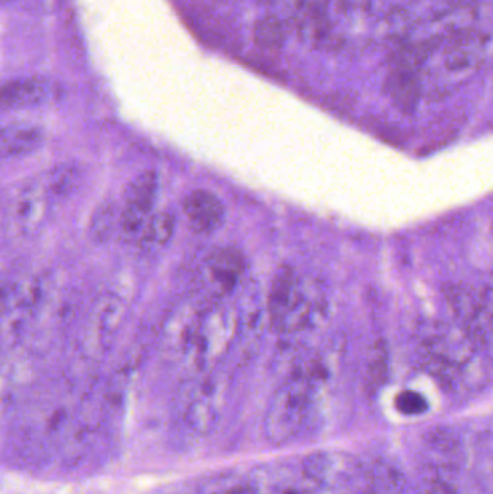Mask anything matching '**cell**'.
<instances>
[{"instance_id": "13", "label": "cell", "mask_w": 493, "mask_h": 494, "mask_svg": "<svg viewBox=\"0 0 493 494\" xmlns=\"http://www.w3.org/2000/svg\"><path fill=\"white\" fill-rule=\"evenodd\" d=\"M375 473V477H373L375 494H400L402 481L395 470L385 467V469L378 470Z\"/></svg>"}, {"instance_id": "1", "label": "cell", "mask_w": 493, "mask_h": 494, "mask_svg": "<svg viewBox=\"0 0 493 494\" xmlns=\"http://www.w3.org/2000/svg\"><path fill=\"white\" fill-rule=\"evenodd\" d=\"M424 53L419 46H404L393 57L386 74L385 92L393 104L402 111L411 113L421 97L420 70L424 63Z\"/></svg>"}, {"instance_id": "8", "label": "cell", "mask_w": 493, "mask_h": 494, "mask_svg": "<svg viewBox=\"0 0 493 494\" xmlns=\"http://www.w3.org/2000/svg\"><path fill=\"white\" fill-rule=\"evenodd\" d=\"M218 411L210 402H194L186 412V425L197 435L210 434L218 422Z\"/></svg>"}, {"instance_id": "14", "label": "cell", "mask_w": 493, "mask_h": 494, "mask_svg": "<svg viewBox=\"0 0 493 494\" xmlns=\"http://www.w3.org/2000/svg\"><path fill=\"white\" fill-rule=\"evenodd\" d=\"M397 406L405 415H421L422 412H426L427 402L417 392L407 391L398 396Z\"/></svg>"}, {"instance_id": "11", "label": "cell", "mask_w": 493, "mask_h": 494, "mask_svg": "<svg viewBox=\"0 0 493 494\" xmlns=\"http://www.w3.org/2000/svg\"><path fill=\"white\" fill-rule=\"evenodd\" d=\"M447 299L450 304V308L453 313L460 318L461 321H465L466 324H470L475 321L476 316L479 315L480 303H476L470 294L463 291L460 286H453V288L447 291Z\"/></svg>"}, {"instance_id": "12", "label": "cell", "mask_w": 493, "mask_h": 494, "mask_svg": "<svg viewBox=\"0 0 493 494\" xmlns=\"http://www.w3.org/2000/svg\"><path fill=\"white\" fill-rule=\"evenodd\" d=\"M242 267L244 266L237 253L233 250H223L213 260L211 272L216 279L220 281V285H232V282L237 281V277L239 276Z\"/></svg>"}, {"instance_id": "6", "label": "cell", "mask_w": 493, "mask_h": 494, "mask_svg": "<svg viewBox=\"0 0 493 494\" xmlns=\"http://www.w3.org/2000/svg\"><path fill=\"white\" fill-rule=\"evenodd\" d=\"M297 279L293 272L285 270L276 276L271 294V313L272 320H278V323L290 316L295 308L300 305V295H298Z\"/></svg>"}, {"instance_id": "10", "label": "cell", "mask_w": 493, "mask_h": 494, "mask_svg": "<svg viewBox=\"0 0 493 494\" xmlns=\"http://www.w3.org/2000/svg\"><path fill=\"white\" fill-rule=\"evenodd\" d=\"M41 143L40 132H36L35 129L31 131H14L11 135L4 133V152L5 157H14V155H22L35 150L36 146Z\"/></svg>"}, {"instance_id": "15", "label": "cell", "mask_w": 493, "mask_h": 494, "mask_svg": "<svg viewBox=\"0 0 493 494\" xmlns=\"http://www.w3.org/2000/svg\"><path fill=\"white\" fill-rule=\"evenodd\" d=\"M213 494H256L254 488L244 486V484H232V486H225L223 489H218Z\"/></svg>"}, {"instance_id": "16", "label": "cell", "mask_w": 493, "mask_h": 494, "mask_svg": "<svg viewBox=\"0 0 493 494\" xmlns=\"http://www.w3.org/2000/svg\"><path fill=\"white\" fill-rule=\"evenodd\" d=\"M422 494H454L450 489L447 488L446 484L432 483L429 489L422 490Z\"/></svg>"}, {"instance_id": "7", "label": "cell", "mask_w": 493, "mask_h": 494, "mask_svg": "<svg viewBox=\"0 0 493 494\" xmlns=\"http://www.w3.org/2000/svg\"><path fill=\"white\" fill-rule=\"evenodd\" d=\"M304 473L322 486H336L347 473V467L339 455L317 452L304 460Z\"/></svg>"}, {"instance_id": "5", "label": "cell", "mask_w": 493, "mask_h": 494, "mask_svg": "<svg viewBox=\"0 0 493 494\" xmlns=\"http://www.w3.org/2000/svg\"><path fill=\"white\" fill-rule=\"evenodd\" d=\"M184 211L188 218L189 228L200 235L215 231L222 226L225 218V208L220 199L204 189H197L187 197Z\"/></svg>"}, {"instance_id": "3", "label": "cell", "mask_w": 493, "mask_h": 494, "mask_svg": "<svg viewBox=\"0 0 493 494\" xmlns=\"http://www.w3.org/2000/svg\"><path fill=\"white\" fill-rule=\"evenodd\" d=\"M488 38L473 29L449 35L441 50V63L447 72L469 73L482 64L487 57Z\"/></svg>"}, {"instance_id": "2", "label": "cell", "mask_w": 493, "mask_h": 494, "mask_svg": "<svg viewBox=\"0 0 493 494\" xmlns=\"http://www.w3.org/2000/svg\"><path fill=\"white\" fill-rule=\"evenodd\" d=\"M307 406L308 393L301 384L294 383L279 392L265 421V434L269 441L279 445L295 437L304 421Z\"/></svg>"}, {"instance_id": "4", "label": "cell", "mask_w": 493, "mask_h": 494, "mask_svg": "<svg viewBox=\"0 0 493 494\" xmlns=\"http://www.w3.org/2000/svg\"><path fill=\"white\" fill-rule=\"evenodd\" d=\"M155 197V175L152 172L140 175L128 191L122 226L126 235L135 236L142 228L143 221L152 210Z\"/></svg>"}, {"instance_id": "18", "label": "cell", "mask_w": 493, "mask_h": 494, "mask_svg": "<svg viewBox=\"0 0 493 494\" xmlns=\"http://www.w3.org/2000/svg\"><path fill=\"white\" fill-rule=\"evenodd\" d=\"M279 494H310V493H307V491L288 490V491H283V493H279Z\"/></svg>"}, {"instance_id": "17", "label": "cell", "mask_w": 493, "mask_h": 494, "mask_svg": "<svg viewBox=\"0 0 493 494\" xmlns=\"http://www.w3.org/2000/svg\"><path fill=\"white\" fill-rule=\"evenodd\" d=\"M451 2H453L454 6L472 9L475 5L479 4L480 0H451Z\"/></svg>"}, {"instance_id": "9", "label": "cell", "mask_w": 493, "mask_h": 494, "mask_svg": "<svg viewBox=\"0 0 493 494\" xmlns=\"http://www.w3.org/2000/svg\"><path fill=\"white\" fill-rule=\"evenodd\" d=\"M388 357L383 343H376L371 350V356L366 367V388L371 392L378 391L382 386L388 373Z\"/></svg>"}]
</instances>
